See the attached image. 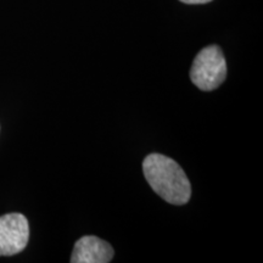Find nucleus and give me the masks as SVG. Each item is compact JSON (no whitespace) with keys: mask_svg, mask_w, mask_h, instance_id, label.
Segmentation results:
<instances>
[{"mask_svg":"<svg viewBox=\"0 0 263 263\" xmlns=\"http://www.w3.org/2000/svg\"><path fill=\"white\" fill-rule=\"evenodd\" d=\"M144 176L151 189L172 205H185L192 197V185L176 161L161 154H150L143 162Z\"/></svg>","mask_w":263,"mask_h":263,"instance_id":"f257e3e1","label":"nucleus"},{"mask_svg":"<svg viewBox=\"0 0 263 263\" xmlns=\"http://www.w3.org/2000/svg\"><path fill=\"white\" fill-rule=\"evenodd\" d=\"M227 77V62L221 48L209 45L194 59L190 68V80L203 91L215 90Z\"/></svg>","mask_w":263,"mask_h":263,"instance_id":"f03ea898","label":"nucleus"},{"mask_svg":"<svg viewBox=\"0 0 263 263\" xmlns=\"http://www.w3.org/2000/svg\"><path fill=\"white\" fill-rule=\"evenodd\" d=\"M29 239L27 218L21 213L0 217V256H14L24 251Z\"/></svg>","mask_w":263,"mask_h":263,"instance_id":"7ed1b4c3","label":"nucleus"},{"mask_svg":"<svg viewBox=\"0 0 263 263\" xmlns=\"http://www.w3.org/2000/svg\"><path fill=\"white\" fill-rule=\"evenodd\" d=\"M114 258L112 246L98 236H82L74 244L72 263H108Z\"/></svg>","mask_w":263,"mask_h":263,"instance_id":"20e7f679","label":"nucleus"},{"mask_svg":"<svg viewBox=\"0 0 263 263\" xmlns=\"http://www.w3.org/2000/svg\"><path fill=\"white\" fill-rule=\"evenodd\" d=\"M179 2L184 3V4L196 5V4H206V3L212 2V0H179Z\"/></svg>","mask_w":263,"mask_h":263,"instance_id":"39448f33","label":"nucleus"}]
</instances>
